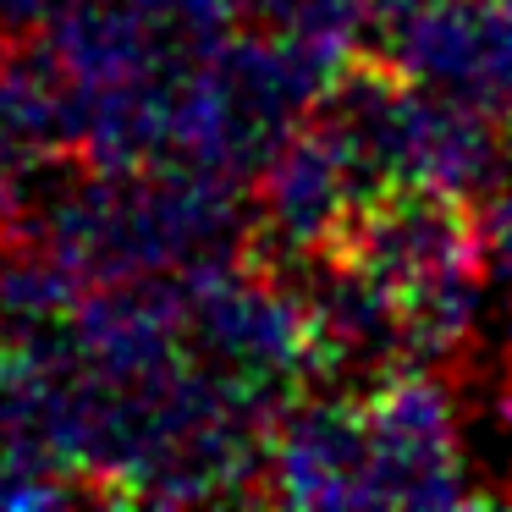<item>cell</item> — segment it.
Masks as SVG:
<instances>
[{
	"instance_id": "cell-1",
	"label": "cell",
	"mask_w": 512,
	"mask_h": 512,
	"mask_svg": "<svg viewBox=\"0 0 512 512\" xmlns=\"http://www.w3.org/2000/svg\"><path fill=\"white\" fill-rule=\"evenodd\" d=\"M375 23L397 78L485 111L512 100V17L496 0H380Z\"/></svg>"
},
{
	"instance_id": "cell-2",
	"label": "cell",
	"mask_w": 512,
	"mask_h": 512,
	"mask_svg": "<svg viewBox=\"0 0 512 512\" xmlns=\"http://www.w3.org/2000/svg\"><path fill=\"white\" fill-rule=\"evenodd\" d=\"M369 435V501H408V507H446L474 496L457 452L452 397L435 380H380L364 402Z\"/></svg>"
},
{
	"instance_id": "cell-3",
	"label": "cell",
	"mask_w": 512,
	"mask_h": 512,
	"mask_svg": "<svg viewBox=\"0 0 512 512\" xmlns=\"http://www.w3.org/2000/svg\"><path fill=\"white\" fill-rule=\"evenodd\" d=\"M364 210L353 171L331 149L320 127L292 133L276 155L265 160V193H259V221H265L270 243L287 254H331L342 248L353 215Z\"/></svg>"
},
{
	"instance_id": "cell-4",
	"label": "cell",
	"mask_w": 512,
	"mask_h": 512,
	"mask_svg": "<svg viewBox=\"0 0 512 512\" xmlns=\"http://www.w3.org/2000/svg\"><path fill=\"white\" fill-rule=\"evenodd\" d=\"M270 479L281 501L358 507L369 501V435L364 402H314L270 435Z\"/></svg>"
},
{
	"instance_id": "cell-5",
	"label": "cell",
	"mask_w": 512,
	"mask_h": 512,
	"mask_svg": "<svg viewBox=\"0 0 512 512\" xmlns=\"http://www.w3.org/2000/svg\"><path fill=\"white\" fill-rule=\"evenodd\" d=\"M45 12H61V0H0V28L12 23H34Z\"/></svg>"
},
{
	"instance_id": "cell-6",
	"label": "cell",
	"mask_w": 512,
	"mask_h": 512,
	"mask_svg": "<svg viewBox=\"0 0 512 512\" xmlns=\"http://www.w3.org/2000/svg\"><path fill=\"white\" fill-rule=\"evenodd\" d=\"M496 6H501V12H507V17H512V0H496Z\"/></svg>"
}]
</instances>
